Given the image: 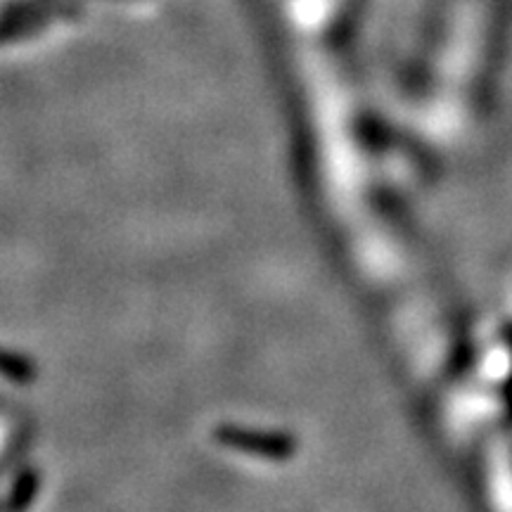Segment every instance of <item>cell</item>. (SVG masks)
I'll return each mask as SVG.
<instances>
[{
    "mask_svg": "<svg viewBox=\"0 0 512 512\" xmlns=\"http://www.w3.org/2000/svg\"><path fill=\"white\" fill-rule=\"evenodd\" d=\"M223 439H226V444H233L238 448H247V451L283 453V441H280V439H264V434L240 432V430H223Z\"/></svg>",
    "mask_w": 512,
    "mask_h": 512,
    "instance_id": "6da1fadb",
    "label": "cell"
},
{
    "mask_svg": "<svg viewBox=\"0 0 512 512\" xmlns=\"http://www.w3.org/2000/svg\"><path fill=\"white\" fill-rule=\"evenodd\" d=\"M0 373L10 377L12 382H29L31 375H34V370H31L29 363H24L22 358L0 351Z\"/></svg>",
    "mask_w": 512,
    "mask_h": 512,
    "instance_id": "7a4b0ae2",
    "label": "cell"
}]
</instances>
